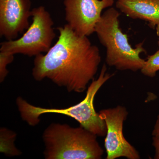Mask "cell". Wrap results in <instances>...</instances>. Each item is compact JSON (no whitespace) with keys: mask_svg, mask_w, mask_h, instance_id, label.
<instances>
[{"mask_svg":"<svg viewBox=\"0 0 159 159\" xmlns=\"http://www.w3.org/2000/svg\"><path fill=\"white\" fill-rule=\"evenodd\" d=\"M97 136L80 125L52 123L43 134L47 159H100L104 153Z\"/></svg>","mask_w":159,"mask_h":159,"instance_id":"3","label":"cell"},{"mask_svg":"<svg viewBox=\"0 0 159 159\" xmlns=\"http://www.w3.org/2000/svg\"><path fill=\"white\" fill-rule=\"evenodd\" d=\"M152 136H159V115L157 116L156 122L154 126L153 129L152 131Z\"/></svg>","mask_w":159,"mask_h":159,"instance_id":"13","label":"cell"},{"mask_svg":"<svg viewBox=\"0 0 159 159\" xmlns=\"http://www.w3.org/2000/svg\"><path fill=\"white\" fill-rule=\"evenodd\" d=\"M107 70V67L104 64L98 78L92 80L84 99L78 104L67 108H43L30 104L22 97H18L16 103L21 117L29 125L35 126L39 123V117L43 114H61L75 119L80 125L97 136H105L107 131L106 125L95 110L94 100L99 89L114 76Z\"/></svg>","mask_w":159,"mask_h":159,"instance_id":"2","label":"cell"},{"mask_svg":"<svg viewBox=\"0 0 159 159\" xmlns=\"http://www.w3.org/2000/svg\"><path fill=\"white\" fill-rule=\"evenodd\" d=\"M14 54L0 52V82H2L9 74L7 66L13 61Z\"/></svg>","mask_w":159,"mask_h":159,"instance_id":"11","label":"cell"},{"mask_svg":"<svg viewBox=\"0 0 159 159\" xmlns=\"http://www.w3.org/2000/svg\"><path fill=\"white\" fill-rule=\"evenodd\" d=\"M57 29L59 35L54 45L34 57L32 76L38 81L48 78L69 92L82 93L99 69V49L67 24Z\"/></svg>","mask_w":159,"mask_h":159,"instance_id":"1","label":"cell"},{"mask_svg":"<svg viewBox=\"0 0 159 159\" xmlns=\"http://www.w3.org/2000/svg\"><path fill=\"white\" fill-rule=\"evenodd\" d=\"M31 17L32 23L22 36L1 43L0 52L35 57L50 50L56 37L51 15L40 6L32 9Z\"/></svg>","mask_w":159,"mask_h":159,"instance_id":"5","label":"cell"},{"mask_svg":"<svg viewBox=\"0 0 159 159\" xmlns=\"http://www.w3.org/2000/svg\"><path fill=\"white\" fill-rule=\"evenodd\" d=\"M158 44L159 47V39L158 40Z\"/></svg>","mask_w":159,"mask_h":159,"instance_id":"15","label":"cell"},{"mask_svg":"<svg viewBox=\"0 0 159 159\" xmlns=\"http://www.w3.org/2000/svg\"><path fill=\"white\" fill-rule=\"evenodd\" d=\"M156 33L157 36H159V25H157L156 27Z\"/></svg>","mask_w":159,"mask_h":159,"instance_id":"14","label":"cell"},{"mask_svg":"<svg viewBox=\"0 0 159 159\" xmlns=\"http://www.w3.org/2000/svg\"><path fill=\"white\" fill-rule=\"evenodd\" d=\"M114 3V0H64L67 24L77 34L88 37L95 33L102 10Z\"/></svg>","mask_w":159,"mask_h":159,"instance_id":"7","label":"cell"},{"mask_svg":"<svg viewBox=\"0 0 159 159\" xmlns=\"http://www.w3.org/2000/svg\"><path fill=\"white\" fill-rule=\"evenodd\" d=\"M116 4L126 16L145 20L152 29L159 25V0H117Z\"/></svg>","mask_w":159,"mask_h":159,"instance_id":"9","label":"cell"},{"mask_svg":"<svg viewBox=\"0 0 159 159\" xmlns=\"http://www.w3.org/2000/svg\"><path fill=\"white\" fill-rule=\"evenodd\" d=\"M107 126L104 145L106 159L124 157L128 159L141 158L139 152L124 138L123 124L128 116L126 107L118 105L113 108L105 109L99 113Z\"/></svg>","mask_w":159,"mask_h":159,"instance_id":"6","label":"cell"},{"mask_svg":"<svg viewBox=\"0 0 159 159\" xmlns=\"http://www.w3.org/2000/svg\"><path fill=\"white\" fill-rule=\"evenodd\" d=\"M120 13L110 7L102 14L95 27V33L99 42L106 49V61L110 66L121 71L136 72L142 69L145 60L140 57L146 53L143 43L133 48L129 42L128 36L124 34L119 25Z\"/></svg>","mask_w":159,"mask_h":159,"instance_id":"4","label":"cell"},{"mask_svg":"<svg viewBox=\"0 0 159 159\" xmlns=\"http://www.w3.org/2000/svg\"><path fill=\"white\" fill-rule=\"evenodd\" d=\"M31 0H0V36L16 39L30 26Z\"/></svg>","mask_w":159,"mask_h":159,"instance_id":"8","label":"cell"},{"mask_svg":"<svg viewBox=\"0 0 159 159\" xmlns=\"http://www.w3.org/2000/svg\"><path fill=\"white\" fill-rule=\"evenodd\" d=\"M152 145L155 150V154L154 158L159 159V136H153L152 138Z\"/></svg>","mask_w":159,"mask_h":159,"instance_id":"12","label":"cell"},{"mask_svg":"<svg viewBox=\"0 0 159 159\" xmlns=\"http://www.w3.org/2000/svg\"><path fill=\"white\" fill-rule=\"evenodd\" d=\"M140 70L145 76L155 77L157 72L159 70V48L154 54L148 56Z\"/></svg>","mask_w":159,"mask_h":159,"instance_id":"10","label":"cell"}]
</instances>
